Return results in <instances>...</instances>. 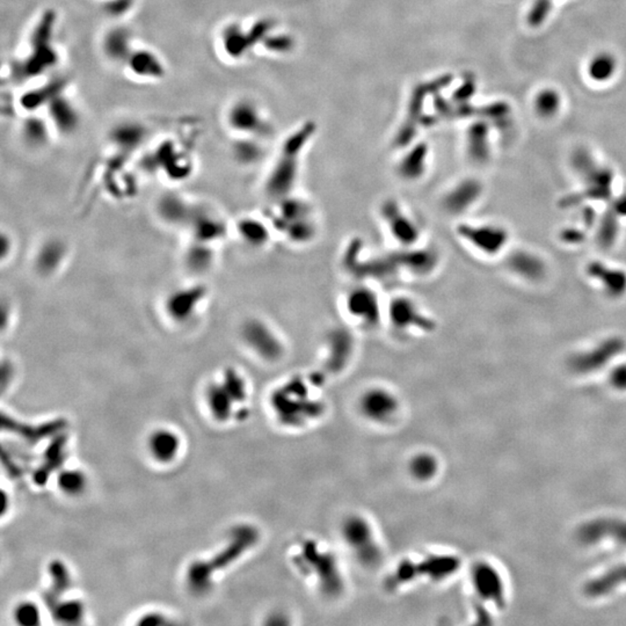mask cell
<instances>
[{
  "mask_svg": "<svg viewBox=\"0 0 626 626\" xmlns=\"http://www.w3.org/2000/svg\"><path fill=\"white\" fill-rule=\"evenodd\" d=\"M320 379L326 377L318 376L313 379L296 376L271 392V410L282 426L300 429L323 417L325 405L312 393V388L319 385Z\"/></svg>",
  "mask_w": 626,
  "mask_h": 626,
  "instance_id": "obj_1",
  "label": "cell"
},
{
  "mask_svg": "<svg viewBox=\"0 0 626 626\" xmlns=\"http://www.w3.org/2000/svg\"><path fill=\"white\" fill-rule=\"evenodd\" d=\"M274 203V210L268 219L275 232L296 246H305L314 242L319 226L316 210L310 201L293 194Z\"/></svg>",
  "mask_w": 626,
  "mask_h": 626,
  "instance_id": "obj_2",
  "label": "cell"
},
{
  "mask_svg": "<svg viewBox=\"0 0 626 626\" xmlns=\"http://www.w3.org/2000/svg\"><path fill=\"white\" fill-rule=\"evenodd\" d=\"M258 532L250 525H240L231 532L230 541L221 553L210 560L197 561L190 566L187 582L194 593L203 594L211 586V577L216 572L224 570L254 546L258 541Z\"/></svg>",
  "mask_w": 626,
  "mask_h": 626,
  "instance_id": "obj_3",
  "label": "cell"
},
{
  "mask_svg": "<svg viewBox=\"0 0 626 626\" xmlns=\"http://www.w3.org/2000/svg\"><path fill=\"white\" fill-rule=\"evenodd\" d=\"M293 563L300 573L313 579L321 593L336 596L343 591V577L338 560L318 541H300L293 556Z\"/></svg>",
  "mask_w": 626,
  "mask_h": 626,
  "instance_id": "obj_4",
  "label": "cell"
},
{
  "mask_svg": "<svg viewBox=\"0 0 626 626\" xmlns=\"http://www.w3.org/2000/svg\"><path fill=\"white\" fill-rule=\"evenodd\" d=\"M386 303L376 289L375 283L367 281H356L341 298V310L352 329L377 330L385 324Z\"/></svg>",
  "mask_w": 626,
  "mask_h": 626,
  "instance_id": "obj_5",
  "label": "cell"
},
{
  "mask_svg": "<svg viewBox=\"0 0 626 626\" xmlns=\"http://www.w3.org/2000/svg\"><path fill=\"white\" fill-rule=\"evenodd\" d=\"M385 324L399 336H429L436 331V319L415 298L397 294L386 302Z\"/></svg>",
  "mask_w": 626,
  "mask_h": 626,
  "instance_id": "obj_6",
  "label": "cell"
},
{
  "mask_svg": "<svg viewBox=\"0 0 626 626\" xmlns=\"http://www.w3.org/2000/svg\"><path fill=\"white\" fill-rule=\"evenodd\" d=\"M239 338L245 348L262 362L274 364L287 355V341L283 336L268 320L260 317L244 320Z\"/></svg>",
  "mask_w": 626,
  "mask_h": 626,
  "instance_id": "obj_7",
  "label": "cell"
},
{
  "mask_svg": "<svg viewBox=\"0 0 626 626\" xmlns=\"http://www.w3.org/2000/svg\"><path fill=\"white\" fill-rule=\"evenodd\" d=\"M379 219L385 233L397 248L422 244L424 230L419 219L397 199L384 200L379 204Z\"/></svg>",
  "mask_w": 626,
  "mask_h": 626,
  "instance_id": "obj_8",
  "label": "cell"
},
{
  "mask_svg": "<svg viewBox=\"0 0 626 626\" xmlns=\"http://www.w3.org/2000/svg\"><path fill=\"white\" fill-rule=\"evenodd\" d=\"M341 536L349 551L365 567H374L382 559L381 541L374 525L361 515L349 516L341 527Z\"/></svg>",
  "mask_w": 626,
  "mask_h": 626,
  "instance_id": "obj_9",
  "label": "cell"
},
{
  "mask_svg": "<svg viewBox=\"0 0 626 626\" xmlns=\"http://www.w3.org/2000/svg\"><path fill=\"white\" fill-rule=\"evenodd\" d=\"M304 142L298 136L286 144L280 158L275 161L266 176L264 192L273 201L283 199L295 194L298 173H300V154Z\"/></svg>",
  "mask_w": 626,
  "mask_h": 626,
  "instance_id": "obj_10",
  "label": "cell"
},
{
  "mask_svg": "<svg viewBox=\"0 0 626 626\" xmlns=\"http://www.w3.org/2000/svg\"><path fill=\"white\" fill-rule=\"evenodd\" d=\"M208 297V288L202 282L180 286L164 298V316L176 326H185L199 316Z\"/></svg>",
  "mask_w": 626,
  "mask_h": 626,
  "instance_id": "obj_11",
  "label": "cell"
},
{
  "mask_svg": "<svg viewBox=\"0 0 626 626\" xmlns=\"http://www.w3.org/2000/svg\"><path fill=\"white\" fill-rule=\"evenodd\" d=\"M352 326L331 329L324 339V375H339L355 357L356 338Z\"/></svg>",
  "mask_w": 626,
  "mask_h": 626,
  "instance_id": "obj_12",
  "label": "cell"
},
{
  "mask_svg": "<svg viewBox=\"0 0 626 626\" xmlns=\"http://www.w3.org/2000/svg\"><path fill=\"white\" fill-rule=\"evenodd\" d=\"M357 408L369 422L388 424L398 417L401 403L398 395L388 386L372 385L360 395Z\"/></svg>",
  "mask_w": 626,
  "mask_h": 626,
  "instance_id": "obj_13",
  "label": "cell"
},
{
  "mask_svg": "<svg viewBox=\"0 0 626 626\" xmlns=\"http://www.w3.org/2000/svg\"><path fill=\"white\" fill-rule=\"evenodd\" d=\"M399 275L426 278L436 271L440 254L435 248L419 244L412 247L397 248L390 254Z\"/></svg>",
  "mask_w": 626,
  "mask_h": 626,
  "instance_id": "obj_14",
  "label": "cell"
},
{
  "mask_svg": "<svg viewBox=\"0 0 626 626\" xmlns=\"http://www.w3.org/2000/svg\"><path fill=\"white\" fill-rule=\"evenodd\" d=\"M456 233L465 244L486 255L498 254L508 240L503 226L489 223H460Z\"/></svg>",
  "mask_w": 626,
  "mask_h": 626,
  "instance_id": "obj_15",
  "label": "cell"
},
{
  "mask_svg": "<svg viewBox=\"0 0 626 626\" xmlns=\"http://www.w3.org/2000/svg\"><path fill=\"white\" fill-rule=\"evenodd\" d=\"M483 195V187L477 180L467 179L453 185L442 196V207L453 216L463 215Z\"/></svg>",
  "mask_w": 626,
  "mask_h": 626,
  "instance_id": "obj_16",
  "label": "cell"
},
{
  "mask_svg": "<svg viewBox=\"0 0 626 626\" xmlns=\"http://www.w3.org/2000/svg\"><path fill=\"white\" fill-rule=\"evenodd\" d=\"M69 255V248L62 239H47L39 244L34 255V268L39 276L51 278L59 273Z\"/></svg>",
  "mask_w": 626,
  "mask_h": 626,
  "instance_id": "obj_17",
  "label": "cell"
},
{
  "mask_svg": "<svg viewBox=\"0 0 626 626\" xmlns=\"http://www.w3.org/2000/svg\"><path fill=\"white\" fill-rule=\"evenodd\" d=\"M625 349V341L620 336H610L597 343L591 350L574 356L572 365L579 372H591L600 368Z\"/></svg>",
  "mask_w": 626,
  "mask_h": 626,
  "instance_id": "obj_18",
  "label": "cell"
},
{
  "mask_svg": "<svg viewBox=\"0 0 626 626\" xmlns=\"http://www.w3.org/2000/svg\"><path fill=\"white\" fill-rule=\"evenodd\" d=\"M196 209L186 197L176 192L160 196L156 204L158 219L170 226H190Z\"/></svg>",
  "mask_w": 626,
  "mask_h": 626,
  "instance_id": "obj_19",
  "label": "cell"
},
{
  "mask_svg": "<svg viewBox=\"0 0 626 626\" xmlns=\"http://www.w3.org/2000/svg\"><path fill=\"white\" fill-rule=\"evenodd\" d=\"M235 230L239 239L253 248L267 246L275 233L268 217L260 216H243L235 223Z\"/></svg>",
  "mask_w": 626,
  "mask_h": 626,
  "instance_id": "obj_20",
  "label": "cell"
},
{
  "mask_svg": "<svg viewBox=\"0 0 626 626\" xmlns=\"http://www.w3.org/2000/svg\"><path fill=\"white\" fill-rule=\"evenodd\" d=\"M190 228L192 240L210 245L223 240L228 233V226L223 219L208 211H201V209H196Z\"/></svg>",
  "mask_w": 626,
  "mask_h": 626,
  "instance_id": "obj_21",
  "label": "cell"
},
{
  "mask_svg": "<svg viewBox=\"0 0 626 626\" xmlns=\"http://www.w3.org/2000/svg\"><path fill=\"white\" fill-rule=\"evenodd\" d=\"M216 245L192 240L183 253V266L192 275H206L216 264Z\"/></svg>",
  "mask_w": 626,
  "mask_h": 626,
  "instance_id": "obj_22",
  "label": "cell"
},
{
  "mask_svg": "<svg viewBox=\"0 0 626 626\" xmlns=\"http://www.w3.org/2000/svg\"><path fill=\"white\" fill-rule=\"evenodd\" d=\"M509 271L529 281H539L546 274L544 261L527 251H514L505 259Z\"/></svg>",
  "mask_w": 626,
  "mask_h": 626,
  "instance_id": "obj_23",
  "label": "cell"
},
{
  "mask_svg": "<svg viewBox=\"0 0 626 626\" xmlns=\"http://www.w3.org/2000/svg\"><path fill=\"white\" fill-rule=\"evenodd\" d=\"M588 274L599 281L604 291L611 297H620L626 291V273L617 268L609 267L602 262H593L588 267Z\"/></svg>",
  "mask_w": 626,
  "mask_h": 626,
  "instance_id": "obj_24",
  "label": "cell"
},
{
  "mask_svg": "<svg viewBox=\"0 0 626 626\" xmlns=\"http://www.w3.org/2000/svg\"><path fill=\"white\" fill-rule=\"evenodd\" d=\"M180 450V438L172 431L159 429L151 434L149 438V451L154 460L161 464H168L176 460Z\"/></svg>",
  "mask_w": 626,
  "mask_h": 626,
  "instance_id": "obj_25",
  "label": "cell"
},
{
  "mask_svg": "<svg viewBox=\"0 0 626 626\" xmlns=\"http://www.w3.org/2000/svg\"><path fill=\"white\" fill-rule=\"evenodd\" d=\"M64 427L63 421H52L49 424H39V426H30V424H20L18 421L3 415V428L8 429L12 433L23 436L27 442L36 443L44 437L51 436L62 431Z\"/></svg>",
  "mask_w": 626,
  "mask_h": 626,
  "instance_id": "obj_26",
  "label": "cell"
},
{
  "mask_svg": "<svg viewBox=\"0 0 626 626\" xmlns=\"http://www.w3.org/2000/svg\"><path fill=\"white\" fill-rule=\"evenodd\" d=\"M207 403L212 417L217 421H226L233 413V405L237 404L228 393L222 382L211 383L207 388Z\"/></svg>",
  "mask_w": 626,
  "mask_h": 626,
  "instance_id": "obj_27",
  "label": "cell"
},
{
  "mask_svg": "<svg viewBox=\"0 0 626 626\" xmlns=\"http://www.w3.org/2000/svg\"><path fill=\"white\" fill-rule=\"evenodd\" d=\"M620 217L622 219L626 217V192L613 201L609 211L606 215V219L602 223L599 233V240L602 247H610L615 242Z\"/></svg>",
  "mask_w": 626,
  "mask_h": 626,
  "instance_id": "obj_28",
  "label": "cell"
},
{
  "mask_svg": "<svg viewBox=\"0 0 626 626\" xmlns=\"http://www.w3.org/2000/svg\"><path fill=\"white\" fill-rule=\"evenodd\" d=\"M427 171V152L424 147H417L401 159L397 173L406 183H417L424 178Z\"/></svg>",
  "mask_w": 626,
  "mask_h": 626,
  "instance_id": "obj_29",
  "label": "cell"
},
{
  "mask_svg": "<svg viewBox=\"0 0 626 626\" xmlns=\"http://www.w3.org/2000/svg\"><path fill=\"white\" fill-rule=\"evenodd\" d=\"M50 577H51V588L46 595V603L49 609H51L59 601H61V595L69 589L71 579L69 571L66 570V565L61 561H55L50 565Z\"/></svg>",
  "mask_w": 626,
  "mask_h": 626,
  "instance_id": "obj_30",
  "label": "cell"
},
{
  "mask_svg": "<svg viewBox=\"0 0 626 626\" xmlns=\"http://www.w3.org/2000/svg\"><path fill=\"white\" fill-rule=\"evenodd\" d=\"M411 476L420 483L434 479L438 471V463L434 455L429 453H417L408 464Z\"/></svg>",
  "mask_w": 626,
  "mask_h": 626,
  "instance_id": "obj_31",
  "label": "cell"
},
{
  "mask_svg": "<svg viewBox=\"0 0 626 626\" xmlns=\"http://www.w3.org/2000/svg\"><path fill=\"white\" fill-rule=\"evenodd\" d=\"M57 484L64 494L70 496H80L86 489V477L78 470H64L59 473Z\"/></svg>",
  "mask_w": 626,
  "mask_h": 626,
  "instance_id": "obj_32",
  "label": "cell"
},
{
  "mask_svg": "<svg viewBox=\"0 0 626 626\" xmlns=\"http://www.w3.org/2000/svg\"><path fill=\"white\" fill-rule=\"evenodd\" d=\"M50 610L55 620L63 624L79 623L84 616V608L78 601H59Z\"/></svg>",
  "mask_w": 626,
  "mask_h": 626,
  "instance_id": "obj_33",
  "label": "cell"
},
{
  "mask_svg": "<svg viewBox=\"0 0 626 626\" xmlns=\"http://www.w3.org/2000/svg\"><path fill=\"white\" fill-rule=\"evenodd\" d=\"M230 124L231 127L235 128L237 130L247 133V131H253L259 129L258 118L255 116V113L250 106L246 104H238L235 106L233 111L230 114Z\"/></svg>",
  "mask_w": 626,
  "mask_h": 626,
  "instance_id": "obj_34",
  "label": "cell"
},
{
  "mask_svg": "<svg viewBox=\"0 0 626 626\" xmlns=\"http://www.w3.org/2000/svg\"><path fill=\"white\" fill-rule=\"evenodd\" d=\"M221 382L237 404L244 403L247 398V383L242 374H239L235 369H226Z\"/></svg>",
  "mask_w": 626,
  "mask_h": 626,
  "instance_id": "obj_35",
  "label": "cell"
},
{
  "mask_svg": "<svg viewBox=\"0 0 626 626\" xmlns=\"http://www.w3.org/2000/svg\"><path fill=\"white\" fill-rule=\"evenodd\" d=\"M14 618L20 625L35 626L39 624L41 613H39V607H36L35 604L32 602H23V603L19 604L16 609Z\"/></svg>",
  "mask_w": 626,
  "mask_h": 626,
  "instance_id": "obj_36",
  "label": "cell"
},
{
  "mask_svg": "<svg viewBox=\"0 0 626 626\" xmlns=\"http://www.w3.org/2000/svg\"><path fill=\"white\" fill-rule=\"evenodd\" d=\"M25 138L28 143L32 144L34 147H39L47 142L46 131L42 124L36 123V122H27L25 124Z\"/></svg>",
  "mask_w": 626,
  "mask_h": 626,
  "instance_id": "obj_37",
  "label": "cell"
},
{
  "mask_svg": "<svg viewBox=\"0 0 626 626\" xmlns=\"http://www.w3.org/2000/svg\"><path fill=\"white\" fill-rule=\"evenodd\" d=\"M1 243H3V250H1V254H3V261H5V259L8 257V255H12V252H13V239L11 235H6L5 232H3V235H1Z\"/></svg>",
  "mask_w": 626,
  "mask_h": 626,
  "instance_id": "obj_38",
  "label": "cell"
},
{
  "mask_svg": "<svg viewBox=\"0 0 626 626\" xmlns=\"http://www.w3.org/2000/svg\"><path fill=\"white\" fill-rule=\"evenodd\" d=\"M167 620L165 617L158 613H150L143 617V620H140V624L142 625H159V624H166Z\"/></svg>",
  "mask_w": 626,
  "mask_h": 626,
  "instance_id": "obj_39",
  "label": "cell"
}]
</instances>
